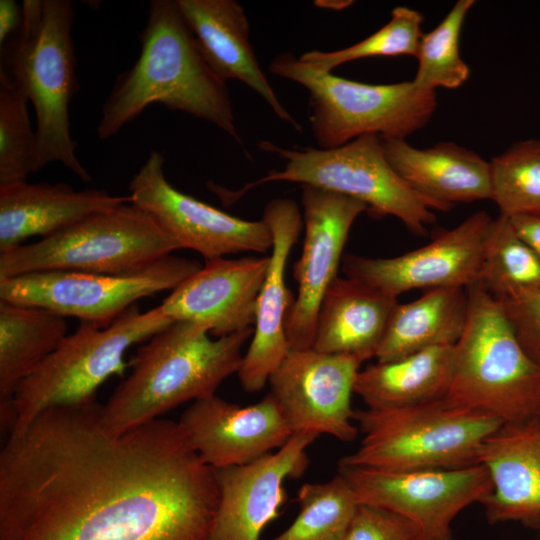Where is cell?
Segmentation results:
<instances>
[{
  "label": "cell",
  "mask_w": 540,
  "mask_h": 540,
  "mask_svg": "<svg viewBox=\"0 0 540 540\" xmlns=\"http://www.w3.org/2000/svg\"><path fill=\"white\" fill-rule=\"evenodd\" d=\"M177 3L213 71L225 81L235 79L246 84L279 119L302 131L258 63L244 8L235 0H177Z\"/></svg>",
  "instance_id": "obj_22"
},
{
  "label": "cell",
  "mask_w": 540,
  "mask_h": 540,
  "mask_svg": "<svg viewBox=\"0 0 540 540\" xmlns=\"http://www.w3.org/2000/svg\"><path fill=\"white\" fill-rule=\"evenodd\" d=\"M474 0L457 1L443 20L424 33L417 50L418 68L412 82L426 91L455 89L469 78L470 69L460 55V34Z\"/></svg>",
  "instance_id": "obj_31"
},
{
  "label": "cell",
  "mask_w": 540,
  "mask_h": 540,
  "mask_svg": "<svg viewBox=\"0 0 540 540\" xmlns=\"http://www.w3.org/2000/svg\"><path fill=\"white\" fill-rule=\"evenodd\" d=\"M258 147L284 160V168L246 184L233 200L264 183L295 182L359 200L374 217L393 216L416 235L426 234L427 226L436 222L433 205L392 168L378 135H363L333 149L284 148L269 140Z\"/></svg>",
  "instance_id": "obj_9"
},
{
  "label": "cell",
  "mask_w": 540,
  "mask_h": 540,
  "mask_svg": "<svg viewBox=\"0 0 540 540\" xmlns=\"http://www.w3.org/2000/svg\"><path fill=\"white\" fill-rule=\"evenodd\" d=\"M304 242L293 276L297 296L286 321L291 350L312 348L322 298L337 278L343 249L356 218L368 211L354 198L322 188L302 185Z\"/></svg>",
  "instance_id": "obj_16"
},
{
  "label": "cell",
  "mask_w": 540,
  "mask_h": 540,
  "mask_svg": "<svg viewBox=\"0 0 540 540\" xmlns=\"http://www.w3.org/2000/svg\"><path fill=\"white\" fill-rule=\"evenodd\" d=\"M363 438L339 466L390 471L456 469L479 464L484 441L503 422L445 399L394 409L356 410Z\"/></svg>",
  "instance_id": "obj_7"
},
{
  "label": "cell",
  "mask_w": 540,
  "mask_h": 540,
  "mask_svg": "<svg viewBox=\"0 0 540 540\" xmlns=\"http://www.w3.org/2000/svg\"><path fill=\"white\" fill-rule=\"evenodd\" d=\"M201 459L213 469L242 465L282 447L293 435L269 393L241 406L216 394L193 401L178 421Z\"/></svg>",
  "instance_id": "obj_18"
},
{
  "label": "cell",
  "mask_w": 540,
  "mask_h": 540,
  "mask_svg": "<svg viewBox=\"0 0 540 540\" xmlns=\"http://www.w3.org/2000/svg\"><path fill=\"white\" fill-rule=\"evenodd\" d=\"M172 322L160 306L141 312L137 304L105 327L80 322L18 386L11 399L0 401L1 430L6 436L18 433L51 407L95 398L110 376L123 372L130 347L147 341Z\"/></svg>",
  "instance_id": "obj_5"
},
{
  "label": "cell",
  "mask_w": 540,
  "mask_h": 540,
  "mask_svg": "<svg viewBox=\"0 0 540 540\" xmlns=\"http://www.w3.org/2000/svg\"><path fill=\"white\" fill-rule=\"evenodd\" d=\"M419 528L405 517L387 509L359 504L345 540H421Z\"/></svg>",
  "instance_id": "obj_36"
},
{
  "label": "cell",
  "mask_w": 540,
  "mask_h": 540,
  "mask_svg": "<svg viewBox=\"0 0 540 540\" xmlns=\"http://www.w3.org/2000/svg\"><path fill=\"white\" fill-rule=\"evenodd\" d=\"M19 29L0 45V77L32 103L36 118L34 173L60 162L84 182L91 176L76 156L69 105L79 82L70 0H24Z\"/></svg>",
  "instance_id": "obj_4"
},
{
  "label": "cell",
  "mask_w": 540,
  "mask_h": 540,
  "mask_svg": "<svg viewBox=\"0 0 540 540\" xmlns=\"http://www.w3.org/2000/svg\"><path fill=\"white\" fill-rule=\"evenodd\" d=\"M21 22L22 5L14 0H0V45L19 29Z\"/></svg>",
  "instance_id": "obj_38"
},
{
  "label": "cell",
  "mask_w": 540,
  "mask_h": 540,
  "mask_svg": "<svg viewBox=\"0 0 540 540\" xmlns=\"http://www.w3.org/2000/svg\"><path fill=\"white\" fill-rule=\"evenodd\" d=\"M359 504L397 513L413 522L427 538L450 537L453 519L481 503L492 490L484 465L456 469L390 471L339 466Z\"/></svg>",
  "instance_id": "obj_13"
},
{
  "label": "cell",
  "mask_w": 540,
  "mask_h": 540,
  "mask_svg": "<svg viewBox=\"0 0 540 540\" xmlns=\"http://www.w3.org/2000/svg\"><path fill=\"white\" fill-rule=\"evenodd\" d=\"M129 202V196L99 189L77 191L62 182L0 185V253L30 237H48Z\"/></svg>",
  "instance_id": "obj_23"
},
{
  "label": "cell",
  "mask_w": 540,
  "mask_h": 540,
  "mask_svg": "<svg viewBox=\"0 0 540 540\" xmlns=\"http://www.w3.org/2000/svg\"><path fill=\"white\" fill-rule=\"evenodd\" d=\"M385 156L398 175L434 210L491 199L490 162L451 141L416 148L406 139H381Z\"/></svg>",
  "instance_id": "obj_24"
},
{
  "label": "cell",
  "mask_w": 540,
  "mask_h": 540,
  "mask_svg": "<svg viewBox=\"0 0 540 540\" xmlns=\"http://www.w3.org/2000/svg\"><path fill=\"white\" fill-rule=\"evenodd\" d=\"M353 1L348 0H337V1H315V4L320 7L334 9V10H341L346 7H349Z\"/></svg>",
  "instance_id": "obj_39"
},
{
  "label": "cell",
  "mask_w": 540,
  "mask_h": 540,
  "mask_svg": "<svg viewBox=\"0 0 540 540\" xmlns=\"http://www.w3.org/2000/svg\"><path fill=\"white\" fill-rule=\"evenodd\" d=\"M491 200L500 215L540 212V139L513 143L490 161Z\"/></svg>",
  "instance_id": "obj_32"
},
{
  "label": "cell",
  "mask_w": 540,
  "mask_h": 540,
  "mask_svg": "<svg viewBox=\"0 0 540 540\" xmlns=\"http://www.w3.org/2000/svg\"><path fill=\"white\" fill-rule=\"evenodd\" d=\"M201 268L198 261L171 254L130 274L33 272L0 279V301L41 307L105 327L138 300L174 290Z\"/></svg>",
  "instance_id": "obj_11"
},
{
  "label": "cell",
  "mask_w": 540,
  "mask_h": 540,
  "mask_svg": "<svg viewBox=\"0 0 540 540\" xmlns=\"http://www.w3.org/2000/svg\"><path fill=\"white\" fill-rule=\"evenodd\" d=\"M164 163L161 153L151 151L129 183V197L180 249H192L205 261L271 251L273 235L263 219H240L180 192L167 180Z\"/></svg>",
  "instance_id": "obj_12"
},
{
  "label": "cell",
  "mask_w": 540,
  "mask_h": 540,
  "mask_svg": "<svg viewBox=\"0 0 540 540\" xmlns=\"http://www.w3.org/2000/svg\"><path fill=\"white\" fill-rule=\"evenodd\" d=\"M539 418H540V413L538 414Z\"/></svg>",
  "instance_id": "obj_41"
},
{
  "label": "cell",
  "mask_w": 540,
  "mask_h": 540,
  "mask_svg": "<svg viewBox=\"0 0 540 540\" xmlns=\"http://www.w3.org/2000/svg\"><path fill=\"white\" fill-rule=\"evenodd\" d=\"M492 220L487 212L477 211L425 246L396 257L343 255L342 269L346 277L395 298L413 289L467 288L479 281Z\"/></svg>",
  "instance_id": "obj_15"
},
{
  "label": "cell",
  "mask_w": 540,
  "mask_h": 540,
  "mask_svg": "<svg viewBox=\"0 0 540 540\" xmlns=\"http://www.w3.org/2000/svg\"><path fill=\"white\" fill-rule=\"evenodd\" d=\"M479 464L492 490L481 504L490 523L540 528V418L503 423L483 443Z\"/></svg>",
  "instance_id": "obj_21"
},
{
  "label": "cell",
  "mask_w": 540,
  "mask_h": 540,
  "mask_svg": "<svg viewBox=\"0 0 540 540\" xmlns=\"http://www.w3.org/2000/svg\"><path fill=\"white\" fill-rule=\"evenodd\" d=\"M467 315L468 292L462 287L432 289L411 302L397 303L375 358L389 362L427 348L455 345Z\"/></svg>",
  "instance_id": "obj_27"
},
{
  "label": "cell",
  "mask_w": 540,
  "mask_h": 540,
  "mask_svg": "<svg viewBox=\"0 0 540 540\" xmlns=\"http://www.w3.org/2000/svg\"><path fill=\"white\" fill-rule=\"evenodd\" d=\"M421 540H452V539H451V536H450V537H444V538H427V537H423Z\"/></svg>",
  "instance_id": "obj_40"
},
{
  "label": "cell",
  "mask_w": 540,
  "mask_h": 540,
  "mask_svg": "<svg viewBox=\"0 0 540 540\" xmlns=\"http://www.w3.org/2000/svg\"><path fill=\"white\" fill-rule=\"evenodd\" d=\"M478 282L495 298L517 289H540V258L505 216L491 222Z\"/></svg>",
  "instance_id": "obj_30"
},
{
  "label": "cell",
  "mask_w": 540,
  "mask_h": 540,
  "mask_svg": "<svg viewBox=\"0 0 540 540\" xmlns=\"http://www.w3.org/2000/svg\"><path fill=\"white\" fill-rule=\"evenodd\" d=\"M299 512L283 532L268 540H345L359 505L341 475L323 483L303 484L297 496Z\"/></svg>",
  "instance_id": "obj_29"
},
{
  "label": "cell",
  "mask_w": 540,
  "mask_h": 540,
  "mask_svg": "<svg viewBox=\"0 0 540 540\" xmlns=\"http://www.w3.org/2000/svg\"><path fill=\"white\" fill-rule=\"evenodd\" d=\"M397 298L352 278L337 277L317 315L312 348L361 363L376 357Z\"/></svg>",
  "instance_id": "obj_25"
},
{
  "label": "cell",
  "mask_w": 540,
  "mask_h": 540,
  "mask_svg": "<svg viewBox=\"0 0 540 540\" xmlns=\"http://www.w3.org/2000/svg\"><path fill=\"white\" fill-rule=\"evenodd\" d=\"M218 499L178 422L117 432L95 398L43 411L0 451V540H209Z\"/></svg>",
  "instance_id": "obj_1"
},
{
  "label": "cell",
  "mask_w": 540,
  "mask_h": 540,
  "mask_svg": "<svg viewBox=\"0 0 540 540\" xmlns=\"http://www.w3.org/2000/svg\"><path fill=\"white\" fill-rule=\"evenodd\" d=\"M268 257L219 258L179 284L159 305L173 321H190L223 337L252 328Z\"/></svg>",
  "instance_id": "obj_20"
},
{
  "label": "cell",
  "mask_w": 540,
  "mask_h": 540,
  "mask_svg": "<svg viewBox=\"0 0 540 540\" xmlns=\"http://www.w3.org/2000/svg\"><path fill=\"white\" fill-rule=\"evenodd\" d=\"M67 334L66 319L61 315L0 301V401L11 399Z\"/></svg>",
  "instance_id": "obj_28"
},
{
  "label": "cell",
  "mask_w": 540,
  "mask_h": 540,
  "mask_svg": "<svg viewBox=\"0 0 540 540\" xmlns=\"http://www.w3.org/2000/svg\"><path fill=\"white\" fill-rule=\"evenodd\" d=\"M360 365L348 355L290 350L268 383L293 434L356 438L351 396Z\"/></svg>",
  "instance_id": "obj_14"
},
{
  "label": "cell",
  "mask_w": 540,
  "mask_h": 540,
  "mask_svg": "<svg viewBox=\"0 0 540 540\" xmlns=\"http://www.w3.org/2000/svg\"><path fill=\"white\" fill-rule=\"evenodd\" d=\"M28 98L0 77V185L27 181L34 173L36 132Z\"/></svg>",
  "instance_id": "obj_34"
},
{
  "label": "cell",
  "mask_w": 540,
  "mask_h": 540,
  "mask_svg": "<svg viewBox=\"0 0 540 540\" xmlns=\"http://www.w3.org/2000/svg\"><path fill=\"white\" fill-rule=\"evenodd\" d=\"M252 334L249 328L211 339L198 323L173 321L137 350L130 375L102 405L105 421L123 432L185 402L215 395L226 378L238 373Z\"/></svg>",
  "instance_id": "obj_3"
},
{
  "label": "cell",
  "mask_w": 540,
  "mask_h": 540,
  "mask_svg": "<svg viewBox=\"0 0 540 540\" xmlns=\"http://www.w3.org/2000/svg\"><path fill=\"white\" fill-rule=\"evenodd\" d=\"M454 345L431 347L376 362L357 374L354 393L369 409H394L444 399L453 373Z\"/></svg>",
  "instance_id": "obj_26"
},
{
  "label": "cell",
  "mask_w": 540,
  "mask_h": 540,
  "mask_svg": "<svg viewBox=\"0 0 540 540\" xmlns=\"http://www.w3.org/2000/svg\"><path fill=\"white\" fill-rule=\"evenodd\" d=\"M468 315L454 345L449 404L503 423L540 413V365L519 343L498 300L479 282L467 287Z\"/></svg>",
  "instance_id": "obj_6"
},
{
  "label": "cell",
  "mask_w": 540,
  "mask_h": 540,
  "mask_svg": "<svg viewBox=\"0 0 540 540\" xmlns=\"http://www.w3.org/2000/svg\"><path fill=\"white\" fill-rule=\"evenodd\" d=\"M496 299L524 351L540 365V289H517Z\"/></svg>",
  "instance_id": "obj_35"
},
{
  "label": "cell",
  "mask_w": 540,
  "mask_h": 540,
  "mask_svg": "<svg viewBox=\"0 0 540 540\" xmlns=\"http://www.w3.org/2000/svg\"><path fill=\"white\" fill-rule=\"evenodd\" d=\"M316 438L293 434L276 452L214 469L219 499L209 540H260L286 501L284 481L304 473L309 465L306 449Z\"/></svg>",
  "instance_id": "obj_17"
},
{
  "label": "cell",
  "mask_w": 540,
  "mask_h": 540,
  "mask_svg": "<svg viewBox=\"0 0 540 540\" xmlns=\"http://www.w3.org/2000/svg\"><path fill=\"white\" fill-rule=\"evenodd\" d=\"M424 21L423 15L409 7L398 6L391 11L390 20L373 34L346 48L323 52L309 51L299 59L307 66L332 72L336 67L368 57L409 55L416 57Z\"/></svg>",
  "instance_id": "obj_33"
},
{
  "label": "cell",
  "mask_w": 540,
  "mask_h": 540,
  "mask_svg": "<svg viewBox=\"0 0 540 540\" xmlns=\"http://www.w3.org/2000/svg\"><path fill=\"white\" fill-rule=\"evenodd\" d=\"M272 74L309 92V121L322 149L340 147L363 135L406 139L425 127L437 107L436 92L412 81L368 84L313 69L291 52L275 57Z\"/></svg>",
  "instance_id": "obj_8"
},
{
  "label": "cell",
  "mask_w": 540,
  "mask_h": 540,
  "mask_svg": "<svg viewBox=\"0 0 540 540\" xmlns=\"http://www.w3.org/2000/svg\"><path fill=\"white\" fill-rule=\"evenodd\" d=\"M508 219L516 234L540 258V212L516 215Z\"/></svg>",
  "instance_id": "obj_37"
},
{
  "label": "cell",
  "mask_w": 540,
  "mask_h": 540,
  "mask_svg": "<svg viewBox=\"0 0 540 540\" xmlns=\"http://www.w3.org/2000/svg\"><path fill=\"white\" fill-rule=\"evenodd\" d=\"M262 219L271 229L273 246L256 302L253 338L237 373L242 388L249 393L264 388L291 350L286 321L294 298L285 283V268L302 226L299 207L291 199L269 201Z\"/></svg>",
  "instance_id": "obj_19"
},
{
  "label": "cell",
  "mask_w": 540,
  "mask_h": 540,
  "mask_svg": "<svg viewBox=\"0 0 540 540\" xmlns=\"http://www.w3.org/2000/svg\"><path fill=\"white\" fill-rule=\"evenodd\" d=\"M178 249L149 215L129 202L0 253V279L54 270L130 274Z\"/></svg>",
  "instance_id": "obj_10"
},
{
  "label": "cell",
  "mask_w": 540,
  "mask_h": 540,
  "mask_svg": "<svg viewBox=\"0 0 540 540\" xmlns=\"http://www.w3.org/2000/svg\"><path fill=\"white\" fill-rule=\"evenodd\" d=\"M141 51L106 98L97 126L101 140L116 135L149 105L159 103L203 119L242 145L226 81L206 61L177 0H152Z\"/></svg>",
  "instance_id": "obj_2"
}]
</instances>
